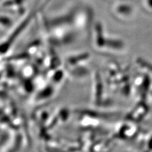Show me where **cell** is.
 Returning a JSON list of instances; mask_svg holds the SVG:
<instances>
[{"instance_id": "1", "label": "cell", "mask_w": 152, "mask_h": 152, "mask_svg": "<svg viewBox=\"0 0 152 152\" xmlns=\"http://www.w3.org/2000/svg\"><path fill=\"white\" fill-rule=\"evenodd\" d=\"M27 0H1V7L13 16L24 15L26 10Z\"/></svg>"}, {"instance_id": "2", "label": "cell", "mask_w": 152, "mask_h": 152, "mask_svg": "<svg viewBox=\"0 0 152 152\" xmlns=\"http://www.w3.org/2000/svg\"><path fill=\"white\" fill-rule=\"evenodd\" d=\"M13 16L8 13L0 14V29H8L15 24Z\"/></svg>"}]
</instances>
